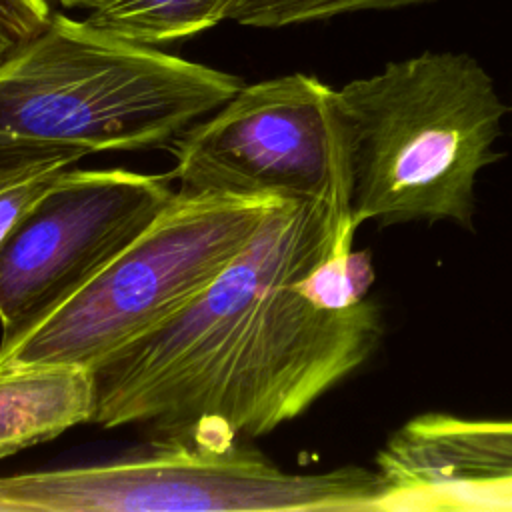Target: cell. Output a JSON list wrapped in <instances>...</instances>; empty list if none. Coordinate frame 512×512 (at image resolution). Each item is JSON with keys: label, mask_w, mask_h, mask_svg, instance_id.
Returning a JSON list of instances; mask_svg holds the SVG:
<instances>
[{"label": "cell", "mask_w": 512, "mask_h": 512, "mask_svg": "<svg viewBox=\"0 0 512 512\" xmlns=\"http://www.w3.org/2000/svg\"><path fill=\"white\" fill-rule=\"evenodd\" d=\"M350 210L284 198L250 244L162 328L96 378V424L156 434L220 426L256 438L300 416L378 348L372 264Z\"/></svg>", "instance_id": "6da1fadb"}, {"label": "cell", "mask_w": 512, "mask_h": 512, "mask_svg": "<svg viewBox=\"0 0 512 512\" xmlns=\"http://www.w3.org/2000/svg\"><path fill=\"white\" fill-rule=\"evenodd\" d=\"M350 150V218L474 222L478 174L502 154L506 104L470 54L422 52L336 88Z\"/></svg>", "instance_id": "7a4b0ae2"}, {"label": "cell", "mask_w": 512, "mask_h": 512, "mask_svg": "<svg viewBox=\"0 0 512 512\" xmlns=\"http://www.w3.org/2000/svg\"><path fill=\"white\" fill-rule=\"evenodd\" d=\"M242 86L234 74L52 14L0 62V148L86 156L168 146Z\"/></svg>", "instance_id": "3957f363"}, {"label": "cell", "mask_w": 512, "mask_h": 512, "mask_svg": "<svg viewBox=\"0 0 512 512\" xmlns=\"http://www.w3.org/2000/svg\"><path fill=\"white\" fill-rule=\"evenodd\" d=\"M238 438L198 426L110 462L0 476V512H380L376 468L292 474Z\"/></svg>", "instance_id": "277c9868"}, {"label": "cell", "mask_w": 512, "mask_h": 512, "mask_svg": "<svg viewBox=\"0 0 512 512\" xmlns=\"http://www.w3.org/2000/svg\"><path fill=\"white\" fill-rule=\"evenodd\" d=\"M284 198L176 190L156 220L12 348L0 370L100 368L192 304Z\"/></svg>", "instance_id": "5b68a950"}, {"label": "cell", "mask_w": 512, "mask_h": 512, "mask_svg": "<svg viewBox=\"0 0 512 512\" xmlns=\"http://www.w3.org/2000/svg\"><path fill=\"white\" fill-rule=\"evenodd\" d=\"M178 190L318 198L350 210V150L336 88L310 74L242 86L170 144Z\"/></svg>", "instance_id": "8992f818"}, {"label": "cell", "mask_w": 512, "mask_h": 512, "mask_svg": "<svg viewBox=\"0 0 512 512\" xmlns=\"http://www.w3.org/2000/svg\"><path fill=\"white\" fill-rule=\"evenodd\" d=\"M170 174L66 168L0 248V352L76 294L172 202Z\"/></svg>", "instance_id": "52a82bcc"}, {"label": "cell", "mask_w": 512, "mask_h": 512, "mask_svg": "<svg viewBox=\"0 0 512 512\" xmlns=\"http://www.w3.org/2000/svg\"><path fill=\"white\" fill-rule=\"evenodd\" d=\"M376 470L380 512L512 510V420L418 414L388 436Z\"/></svg>", "instance_id": "ba28073f"}, {"label": "cell", "mask_w": 512, "mask_h": 512, "mask_svg": "<svg viewBox=\"0 0 512 512\" xmlns=\"http://www.w3.org/2000/svg\"><path fill=\"white\" fill-rule=\"evenodd\" d=\"M94 372L80 366H22L0 370V458L58 438L92 422Z\"/></svg>", "instance_id": "9c48e42d"}, {"label": "cell", "mask_w": 512, "mask_h": 512, "mask_svg": "<svg viewBox=\"0 0 512 512\" xmlns=\"http://www.w3.org/2000/svg\"><path fill=\"white\" fill-rule=\"evenodd\" d=\"M88 12V22L138 44L190 38L228 20L234 0H60Z\"/></svg>", "instance_id": "30bf717a"}, {"label": "cell", "mask_w": 512, "mask_h": 512, "mask_svg": "<svg viewBox=\"0 0 512 512\" xmlns=\"http://www.w3.org/2000/svg\"><path fill=\"white\" fill-rule=\"evenodd\" d=\"M434 0H234L228 20L254 28H282L342 14L396 10Z\"/></svg>", "instance_id": "8fae6325"}, {"label": "cell", "mask_w": 512, "mask_h": 512, "mask_svg": "<svg viewBox=\"0 0 512 512\" xmlns=\"http://www.w3.org/2000/svg\"><path fill=\"white\" fill-rule=\"evenodd\" d=\"M66 168L70 166H44L0 182V248Z\"/></svg>", "instance_id": "7c38bea8"}, {"label": "cell", "mask_w": 512, "mask_h": 512, "mask_svg": "<svg viewBox=\"0 0 512 512\" xmlns=\"http://www.w3.org/2000/svg\"><path fill=\"white\" fill-rule=\"evenodd\" d=\"M48 0H0V56L8 58L50 22Z\"/></svg>", "instance_id": "4fadbf2b"}, {"label": "cell", "mask_w": 512, "mask_h": 512, "mask_svg": "<svg viewBox=\"0 0 512 512\" xmlns=\"http://www.w3.org/2000/svg\"><path fill=\"white\" fill-rule=\"evenodd\" d=\"M82 154L40 148H0V182L44 166H72Z\"/></svg>", "instance_id": "5bb4252c"}, {"label": "cell", "mask_w": 512, "mask_h": 512, "mask_svg": "<svg viewBox=\"0 0 512 512\" xmlns=\"http://www.w3.org/2000/svg\"><path fill=\"white\" fill-rule=\"evenodd\" d=\"M4 60H6V58H2V56H0V62H4Z\"/></svg>", "instance_id": "9a60e30c"}]
</instances>
